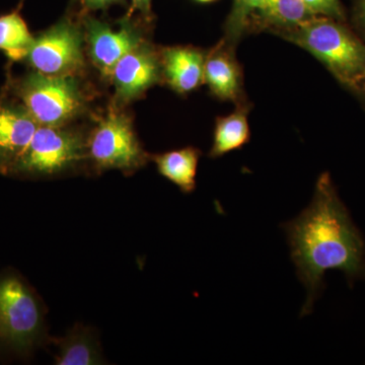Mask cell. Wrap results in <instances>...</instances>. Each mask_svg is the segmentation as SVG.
Masks as SVG:
<instances>
[{
  "label": "cell",
  "instance_id": "cell-1",
  "mask_svg": "<svg viewBox=\"0 0 365 365\" xmlns=\"http://www.w3.org/2000/svg\"><path fill=\"white\" fill-rule=\"evenodd\" d=\"M299 279L307 289L300 317L313 313L327 271L339 270L349 284L365 281V240L338 195L329 173L317 181L313 200L297 217L281 225Z\"/></svg>",
  "mask_w": 365,
  "mask_h": 365
},
{
  "label": "cell",
  "instance_id": "cell-2",
  "mask_svg": "<svg viewBox=\"0 0 365 365\" xmlns=\"http://www.w3.org/2000/svg\"><path fill=\"white\" fill-rule=\"evenodd\" d=\"M278 35L313 54L344 85L365 81V45L340 21L313 16Z\"/></svg>",
  "mask_w": 365,
  "mask_h": 365
},
{
  "label": "cell",
  "instance_id": "cell-3",
  "mask_svg": "<svg viewBox=\"0 0 365 365\" xmlns=\"http://www.w3.org/2000/svg\"><path fill=\"white\" fill-rule=\"evenodd\" d=\"M46 339L44 312L35 292L14 274L0 278V348L29 353Z\"/></svg>",
  "mask_w": 365,
  "mask_h": 365
},
{
  "label": "cell",
  "instance_id": "cell-4",
  "mask_svg": "<svg viewBox=\"0 0 365 365\" xmlns=\"http://www.w3.org/2000/svg\"><path fill=\"white\" fill-rule=\"evenodd\" d=\"M18 93L40 126H66L86 107L85 93L76 76L32 72L19 83Z\"/></svg>",
  "mask_w": 365,
  "mask_h": 365
},
{
  "label": "cell",
  "instance_id": "cell-5",
  "mask_svg": "<svg viewBox=\"0 0 365 365\" xmlns=\"http://www.w3.org/2000/svg\"><path fill=\"white\" fill-rule=\"evenodd\" d=\"M88 160L98 172L119 170L132 174L150 160L137 138L128 115L111 107L86 139Z\"/></svg>",
  "mask_w": 365,
  "mask_h": 365
},
{
  "label": "cell",
  "instance_id": "cell-6",
  "mask_svg": "<svg viewBox=\"0 0 365 365\" xmlns=\"http://www.w3.org/2000/svg\"><path fill=\"white\" fill-rule=\"evenodd\" d=\"M86 158V140L81 133L64 126H39L11 174L56 176L76 169Z\"/></svg>",
  "mask_w": 365,
  "mask_h": 365
},
{
  "label": "cell",
  "instance_id": "cell-7",
  "mask_svg": "<svg viewBox=\"0 0 365 365\" xmlns=\"http://www.w3.org/2000/svg\"><path fill=\"white\" fill-rule=\"evenodd\" d=\"M85 35L83 26L63 19L34 39L29 63L50 76H76L85 67Z\"/></svg>",
  "mask_w": 365,
  "mask_h": 365
},
{
  "label": "cell",
  "instance_id": "cell-8",
  "mask_svg": "<svg viewBox=\"0 0 365 365\" xmlns=\"http://www.w3.org/2000/svg\"><path fill=\"white\" fill-rule=\"evenodd\" d=\"M83 30L91 61L105 78H111L117 62L145 41L140 29L128 16L118 21L117 26H112L85 14Z\"/></svg>",
  "mask_w": 365,
  "mask_h": 365
},
{
  "label": "cell",
  "instance_id": "cell-9",
  "mask_svg": "<svg viewBox=\"0 0 365 365\" xmlns=\"http://www.w3.org/2000/svg\"><path fill=\"white\" fill-rule=\"evenodd\" d=\"M118 104L143 97L163 78L160 51L145 41L117 62L111 74Z\"/></svg>",
  "mask_w": 365,
  "mask_h": 365
},
{
  "label": "cell",
  "instance_id": "cell-10",
  "mask_svg": "<svg viewBox=\"0 0 365 365\" xmlns=\"http://www.w3.org/2000/svg\"><path fill=\"white\" fill-rule=\"evenodd\" d=\"M39 126L24 106L0 105V173L11 174Z\"/></svg>",
  "mask_w": 365,
  "mask_h": 365
},
{
  "label": "cell",
  "instance_id": "cell-11",
  "mask_svg": "<svg viewBox=\"0 0 365 365\" xmlns=\"http://www.w3.org/2000/svg\"><path fill=\"white\" fill-rule=\"evenodd\" d=\"M204 83L216 98L232 101L237 105L244 104L242 67L227 41H222L206 55Z\"/></svg>",
  "mask_w": 365,
  "mask_h": 365
},
{
  "label": "cell",
  "instance_id": "cell-12",
  "mask_svg": "<svg viewBox=\"0 0 365 365\" xmlns=\"http://www.w3.org/2000/svg\"><path fill=\"white\" fill-rule=\"evenodd\" d=\"M205 53L192 46H174L160 51L163 78L181 95L195 91L204 83Z\"/></svg>",
  "mask_w": 365,
  "mask_h": 365
},
{
  "label": "cell",
  "instance_id": "cell-13",
  "mask_svg": "<svg viewBox=\"0 0 365 365\" xmlns=\"http://www.w3.org/2000/svg\"><path fill=\"white\" fill-rule=\"evenodd\" d=\"M201 151L195 148L168 151L160 155H150L157 165L158 173L184 194L195 191L197 169Z\"/></svg>",
  "mask_w": 365,
  "mask_h": 365
},
{
  "label": "cell",
  "instance_id": "cell-14",
  "mask_svg": "<svg viewBox=\"0 0 365 365\" xmlns=\"http://www.w3.org/2000/svg\"><path fill=\"white\" fill-rule=\"evenodd\" d=\"M58 348L55 364L58 365H96L104 364L97 337L90 329L74 327L61 339L55 340Z\"/></svg>",
  "mask_w": 365,
  "mask_h": 365
},
{
  "label": "cell",
  "instance_id": "cell-15",
  "mask_svg": "<svg viewBox=\"0 0 365 365\" xmlns=\"http://www.w3.org/2000/svg\"><path fill=\"white\" fill-rule=\"evenodd\" d=\"M248 114L249 106L244 103L237 105V110L232 114L216 119L213 144L209 151V157H223L227 153L240 150L249 143L251 132Z\"/></svg>",
  "mask_w": 365,
  "mask_h": 365
},
{
  "label": "cell",
  "instance_id": "cell-16",
  "mask_svg": "<svg viewBox=\"0 0 365 365\" xmlns=\"http://www.w3.org/2000/svg\"><path fill=\"white\" fill-rule=\"evenodd\" d=\"M253 16L257 26L271 29L278 35L316 16L302 0H266L264 6Z\"/></svg>",
  "mask_w": 365,
  "mask_h": 365
},
{
  "label": "cell",
  "instance_id": "cell-17",
  "mask_svg": "<svg viewBox=\"0 0 365 365\" xmlns=\"http://www.w3.org/2000/svg\"><path fill=\"white\" fill-rule=\"evenodd\" d=\"M21 6L23 1L11 13L0 16V50L14 61L26 58L35 39L21 16Z\"/></svg>",
  "mask_w": 365,
  "mask_h": 365
},
{
  "label": "cell",
  "instance_id": "cell-18",
  "mask_svg": "<svg viewBox=\"0 0 365 365\" xmlns=\"http://www.w3.org/2000/svg\"><path fill=\"white\" fill-rule=\"evenodd\" d=\"M265 2L266 0H234V6L227 20V42L232 44L241 37L252 16L260 11Z\"/></svg>",
  "mask_w": 365,
  "mask_h": 365
},
{
  "label": "cell",
  "instance_id": "cell-19",
  "mask_svg": "<svg viewBox=\"0 0 365 365\" xmlns=\"http://www.w3.org/2000/svg\"><path fill=\"white\" fill-rule=\"evenodd\" d=\"M309 11L316 16H326L341 21L344 18L339 0H302Z\"/></svg>",
  "mask_w": 365,
  "mask_h": 365
},
{
  "label": "cell",
  "instance_id": "cell-20",
  "mask_svg": "<svg viewBox=\"0 0 365 365\" xmlns=\"http://www.w3.org/2000/svg\"><path fill=\"white\" fill-rule=\"evenodd\" d=\"M83 9V13L88 11H106L114 4H126V0H76Z\"/></svg>",
  "mask_w": 365,
  "mask_h": 365
},
{
  "label": "cell",
  "instance_id": "cell-21",
  "mask_svg": "<svg viewBox=\"0 0 365 365\" xmlns=\"http://www.w3.org/2000/svg\"><path fill=\"white\" fill-rule=\"evenodd\" d=\"M131 6L127 16H131L134 13H139L146 21L153 19L151 13V0H130Z\"/></svg>",
  "mask_w": 365,
  "mask_h": 365
},
{
  "label": "cell",
  "instance_id": "cell-22",
  "mask_svg": "<svg viewBox=\"0 0 365 365\" xmlns=\"http://www.w3.org/2000/svg\"><path fill=\"white\" fill-rule=\"evenodd\" d=\"M360 18L365 24V0H360L359 4Z\"/></svg>",
  "mask_w": 365,
  "mask_h": 365
},
{
  "label": "cell",
  "instance_id": "cell-23",
  "mask_svg": "<svg viewBox=\"0 0 365 365\" xmlns=\"http://www.w3.org/2000/svg\"><path fill=\"white\" fill-rule=\"evenodd\" d=\"M198 2H202V4H207V2L215 1V0H196Z\"/></svg>",
  "mask_w": 365,
  "mask_h": 365
}]
</instances>
